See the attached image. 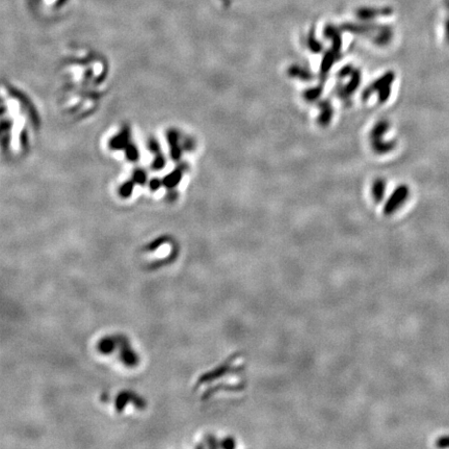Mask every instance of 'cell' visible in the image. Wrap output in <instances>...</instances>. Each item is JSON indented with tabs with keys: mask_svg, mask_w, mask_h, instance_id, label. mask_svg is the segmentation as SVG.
Returning <instances> with one entry per match:
<instances>
[{
	"mask_svg": "<svg viewBox=\"0 0 449 449\" xmlns=\"http://www.w3.org/2000/svg\"><path fill=\"white\" fill-rule=\"evenodd\" d=\"M373 190H379L374 193V197L378 201H380V198L384 196V182H378V183L375 184Z\"/></svg>",
	"mask_w": 449,
	"mask_h": 449,
	"instance_id": "obj_2",
	"label": "cell"
},
{
	"mask_svg": "<svg viewBox=\"0 0 449 449\" xmlns=\"http://www.w3.org/2000/svg\"><path fill=\"white\" fill-rule=\"evenodd\" d=\"M391 13H392V10L389 9V8H384V9L364 8V9H360L358 11V15L362 19H370V18H373V17L379 16V15H390Z\"/></svg>",
	"mask_w": 449,
	"mask_h": 449,
	"instance_id": "obj_1",
	"label": "cell"
},
{
	"mask_svg": "<svg viewBox=\"0 0 449 449\" xmlns=\"http://www.w3.org/2000/svg\"><path fill=\"white\" fill-rule=\"evenodd\" d=\"M436 445L438 447H449V436L440 437V438L437 439Z\"/></svg>",
	"mask_w": 449,
	"mask_h": 449,
	"instance_id": "obj_3",
	"label": "cell"
}]
</instances>
